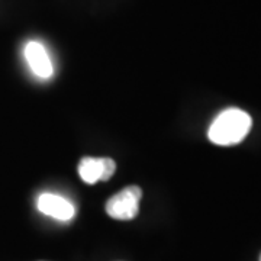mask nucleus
Instances as JSON below:
<instances>
[{
    "label": "nucleus",
    "instance_id": "f257e3e1",
    "mask_svg": "<svg viewBox=\"0 0 261 261\" xmlns=\"http://www.w3.org/2000/svg\"><path fill=\"white\" fill-rule=\"evenodd\" d=\"M251 126L252 119L248 113L238 108H229L215 118L207 130V138L215 145L231 147L243 142Z\"/></svg>",
    "mask_w": 261,
    "mask_h": 261
},
{
    "label": "nucleus",
    "instance_id": "f03ea898",
    "mask_svg": "<svg viewBox=\"0 0 261 261\" xmlns=\"http://www.w3.org/2000/svg\"><path fill=\"white\" fill-rule=\"evenodd\" d=\"M142 190L138 186H128L113 195L106 202V214L118 221H130L140 212Z\"/></svg>",
    "mask_w": 261,
    "mask_h": 261
},
{
    "label": "nucleus",
    "instance_id": "7ed1b4c3",
    "mask_svg": "<svg viewBox=\"0 0 261 261\" xmlns=\"http://www.w3.org/2000/svg\"><path fill=\"white\" fill-rule=\"evenodd\" d=\"M79 176L87 185H94L97 181H106L112 177L116 163L109 157L94 159V157H83L79 163Z\"/></svg>",
    "mask_w": 261,
    "mask_h": 261
},
{
    "label": "nucleus",
    "instance_id": "20e7f679",
    "mask_svg": "<svg viewBox=\"0 0 261 261\" xmlns=\"http://www.w3.org/2000/svg\"><path fill=\"white\" fill-rule=\"evenodd\" d=\"M37 207L41 214L47 215L61 222H68L74 218V205L63 196L54 193H42L37 200Z\"/></svg>",
    "mask_w": 261,
    "mask_h": 261
},
{
    "label": "nucleus",
    "instance_id": "39448f33",
    "mask_svg": "<svg viewBox=\"0 0 261 261\" xmlns=\"http://www.w3.org/2000/svg\"><path fill=\"white\" fill-rule=\"evenodd\" d=\"M23 56L32 73L39 79H49L54 74L53 61L48 56L47 48L38 41H29L25 45Z\"/></svg>",
    "mask_w": 261,
    "mask_h": 261
},
{
    "label": "nucleus",
    "instance_id": "423d86ee",
    "mask_svg": "<svg viewBox=\"0 0 261 261\" xmlns=\"http://www.w3.org/2000/svg\"><path fill=\"white\" fill-rule=\"evenodd\" d=\"M260 261H261V255H260Z\"/></svg>",
    "mask_w": 261,
    "mask_h": 261
}]
</instances>
